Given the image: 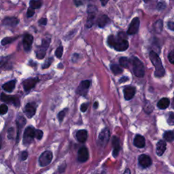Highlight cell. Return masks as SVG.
Here are the masks:
<instances>
[{
  "label": "cell",
  "instance_id": "cell-1",
  "mask_svg": "<svg viewBox=\"0 0 174 174\" xmlns=\"http://www.w3.org/2000/svg\"><path fill=\"white\" fill-rule=\"evenodd\" d=\"M149 56H150V59L152 63L153 64V65L155 67V76L157 78H161L164 76L165 74V70L163 66L162 61L161 59H160L159 56L154 51H151L150 52V55H149Z\"/></svg>",
  "mask_w": 174,
  "mask_h": 174
},
{
  "label": "cell",
  "instance_id": "cell-2",
  "mask_svg": "<svg viewBox=\"0 0 174 174\" xmlns=\"http://www.w3.org/2000/svg\"><path fill=\"white\" fill-rule=\"evenodd\" d=\"M127 35L124 32H120L117 38L115 37L114 42L112 45V48H114L116 51L122 52L125 51L129 48V42L127 40Z\"/></svg>",
  "mask_w": 174,
  "mask_h": 174
},
{
  "label": "cell",
  "instance_id": "cell-3",
  "mask_svg": "<svg viewBox=\"0 0 174 174\" xmlns=\"http://www.w3.org/2000/svg\"><path fill=\"white\" fill-rule=\"evenodd\" d=\"M133 65V71L136 76L143 78L145 75V69L143 63L136 56H131L129 60Z\"/></svg>",
  "mask_w": 174,
  "mask_h": 174
},
{
  "label": "cell",
  "instance_id": "cell-4",
  "mask_svg": "<svg viewBox=\"0 0 174 174\" xmlns=\"http://www.w3.org/2000/svg\"><path fill=\"white\" fill-rule=\"evenodd\" d=\"M97 8L93 5H89L88 6L87 8V12H88V19H87V28H91L93 25L95 19L97 15Z\"/></svg>",
  "mask_w": 174,
  "mask_h": 174
},
{
  "label": "cell",
  "instance_id": "cell-5",
  "mask_svg": "<svg viewBox=\"0 0 174 174\" xmlns=\"http://www.w3.org/2000/svg\"><path fill=\"white\" fill-rule=\"evenodd\" d=\"M109 137H110V133L108 128H104L100 133L98 137V144L101 147H105L109 141Z\"/></svg>",
  "mask_w": 174,
  "mask_h": 174
},
{
  "label": "cell",
  "instance_id": "cell-6",
  "mask_svg": "<svg viewBox=\"0 0 174 174\" xmlns=\"http://www.w3.org/2000/svg\"><path fill=\"white\" fill-rule=\"evenodd\" d=\"M35 136V129L33 127H29L27 128L24 132L23 144L25 145H29L33 141Z\"/></svg>",
  "mask_w": 174,
  "mask_h": 174
},
{
  "label": "cell",
  "instance_id": "cell-7",
  "mask_svg": "<svg viewBox=\"0 0 174 174\" xmlns=\"http://www.w3.org/2000/svg\"><path fill=\"white\" fill-rule=\"evenodd\" d=\"M52 159V153L49 150H47L42 153L39 158V163L40 166L45 167L51 163Z\"/></svg>",
  "mask_w": 174,
  "mask_h": 174
},
{
  "label": "cell",
  "instance_id": "cell-8",
  "mask_svg": "<svg viewBox=\"0 0 174 174\" xmlns=\"http://www.w3.org/2000/svg\"><path fill=\"white\" fill-rule=\"evenodd\" d=\"M91 83L90 80L82 81L76 90L77 94L82 96H86L88 93V88L91 86Z\"/></svg>",
  "mask_w": 174,
  "mask_h": 174
},
{
  "label": "cell",
  "instance_id": "cell-9",
  "mask_svg": "<svg viewBox=\"0 0 174 174\" xmlns=\"http://www.w3.org/2000/svg\"><path fill=\"white\" fill-rule=\"evenodd\" d=\"M140 25V21L138 17H136L131 20V23L129 25V29L127 30V33L129 35H134L137 33L139 30Z\"/></svg>",
  "mask_w": 174,
  "mask_h": 174
},
{
  "label": "cell",
  "instance_id": "cell-10",
  "mask_svg": "<svg viewBox=\"0 0 174 174\" xmlns=\"http://www.w3.org/2000/svg\"><path fill=\"white\" fill-rule=\"evenodd\" d=\"M0 98H1L2 101L7 103V104H12L15 106H19L20 105L19 99L16 97H11V96L6 95L4 93H2Z\"/></svg>",
  "mask_w": 174,
  "mask_h": 174
},
{
  "label": "cell",
  "instance_id": "cell-11",
  "mask_svg": "<svg viewBox=\"0 0 174 174\" xmlns=\"http://www.w3.org/2000/svg\"><path fill=\"white\" fill-rule=\"evenodd\" d=\"M89 158V153L86 147H82L78 152V161L81 163L86 162Z\"/></svg>",
  "mask_w": 174,
  "mask_h": 174
},
{
  "label": "cell",
  "instance_id": "cell-12",
  "mask_svg": "<svg viewBox=\"0 0 174 174\" xmlns=\"http://www.w3.org/2000/svg\"><path fill=\"white\" fill-rule=\"evenodd\" d=\"M138 161L141 167L144 168H147L152 165V159L146 154H141L138 158Z\"/></svg>",
  "mask_w": 174,
  "mask_h": 174
},
{
  "label": "cell",
  "instance_id": "cell-13",
  "mask_svg": "<svg viewBox=\"0 0 174 174\" xmlns=\"http://www.w3.org/2000/svg\"><path fill=\"white\" fill-rule=\"evenodd\" d=\"M38 81L39 79L37 78H28L25 80H24L23 82V86L25 91H30L31 88H33L35 86V84H37Z\"/></svg>",
  "mask_w": 174,
  "mask_h": 174
},
{
  "label": "cell",
  "instance_id": "cell-14",
  "mask_svg": "<svg viewBox=\"0 0 174 174\" xmlns=\"http://www.w3.org/2000/svg\"><path fill=\"white\" fill-rule=\"evenodd\" d=\"M33 42V37L32 36L31 34L27 33L25 35L23 40V47L24 49L25 50V51H29L31 48L32 44Z\"/></svg>",
  "mask_w": 174,
  "mask_h": 174
},
{
  "label": "cell",
  "instance_id": "cell-15",
  "mask_svg": "<svg viewBox=\"0 0 174 174\" xmlns=\"http://www.w3.org/2000/svg\"><path fill=\"white\" fill-rule=\"evenodd\" d=\"M123 93L125 99L127 101H129L133 98L136 94V88L131 86L127 87L124 88Z\"/></svg>",
  "mask_w": 174,
  "mask_h": 174
},
{
  "label": "cell",
  "instance_id": "cell-16",
  "mask_svg": "<svg viewBox=\"0 0 174 174\" xmlns=\"http://www.w3.org/2000/svg\"><path fill=\"white\" fill-rule=\"evenodd\" d=\"M112 147H113L112 154L114 157H116L119 154V152L120 150V149H121V146H120L119 139L116 136H114L112 137Z\"/></svg>",
  "mask_w": 174,
  "mask_h": 174
},
{
  "label": "cell",
  "instance_id": "cell-17",
  "mask_svg": "<svg viewBox=\"0 0 174 174\" xmlns=\"http://www.w3.org/2000/svg\"><path fill=\"white\" fill-rule=\"evenodd\" d=\"M2 23L3 25L10 26V27H16L19 23V19L16 17H6L3 20Z\"/></svg>",
  "mask_w": 174,
  "mask_h": 174
},
{
  "label": "cell",
  "instance_id": "cell-18",
  "mask_svg": "<svg viewBox=\"0 0 174 174\" xmlns=\"http://www.w3.org/2000/svg\"><path fill=\"white\" fill-rule=\"evenodd\" d=\"M167 148V144L165 141L160 140L158 142L157 144V147H156V153L159 157L164 154L165 150Z\"/></svg>",
  "mask_w": 174,
  "mask_h": 174
},
{
  "label": "cell",
  "instance_id": "cell-19",
  "mask_svg": "<svg viewBox=\"0 0 174 174\" xmlns=\"http://www.w3.org/2000/svg\"><path fill=\"white\" fill-rule=\"evenodd\" d=\"M133 144L135 146H136L138 148H144L145 145V138L142 136H141V135H137L134 138Z\"/></svg>",
  "mask_w": 174,
  "mask_h": 174
},
{
  "label": "cell",
  "instance_id": "cell-20",
  "mask_svg": "<svg viewBox=\"0 0 174 174\" xmlns=\"http://www.w3.org/2000/svg\"><path fill=\"white\" fill-rule=\"evenodd\" d=\"M35 111H36V109H35V105L33 104H27L25 106V113L29 118L35 115Z\"/></svg>",
  "mask_w": 174,
  "mask_h": 174
},
{
  "label": "cell",
  "instance_id": "cell-21",
  "mask_svg": "<svg viewBox=\"0 0 174 174\" xmlns=\"http://www.w3.org/2000/svg\"><path fill=\"white\" fill-rule=\"evenodd\" d=\"M88 133L86 130H80L76 133V138L80 143H84L87 140Z\"/></svg>",
  "mask_w": 174,
  "mask_h": 174
},
{
  "label": "cell",
  "instance_id": "cell-22",
  "mask_svg": "<svg viewBox=\"0 0 174 174\" xmlns=\"http://www.w3.org/2000/svg\"><path fill=\"white\" fill-rule=\"evenodd\" d=\"M48 48L47 47H44L43 45L39 46L37 51H36V57L38 59H42L44 58V56L46 55V53H47Z\"/></svg>",
  "mask_w": 174,
  "mask_h": 174
},
{
  "label": "cell",
  "instance_id": "cell-23",
  "mask_svg": "<svg viewBox=\"0 0 174 174\" xmlns=\"http://www.w3.org/2000/svg\"><path fill=\"white\" fill-rule=\"evenodd\" d=\"M170 104V101L168 98H162L160 99L157 104V107L161 109H165L169 107Z\"/></svg>",
  "mask_w": 174,
  "mask_h": 174
},
{
  "label": "cell",
  "instance_id": "cell-24",
  "mask_svg": "<svg viewBox=\"0 0 174 174\" xmlns=\"http://www.w3.org/2000/svg\"><path fill=\"white\" fill-rule=\"evenodd\" d=\"M26 120L23 116H20L19 118L16 120V125L18 127V135H17V140L19 141V134L20 132V129H23V126L25 125Z\"/></svg>",
  "mask_w": 174,
  "mask_h": 174
},
{
  "label": "cell",
  "instance_id": "cell-25",
  "mask_svg": "<svg viewBox=\"0 0 174 174\" xmlns=\"http://www.w3.org/2000/svg\"><path fill=\"white\" fill-rule=\"evenodd\" d=\"M109 22V19L108 16L103 15L97 20V25L100 28H104Z\"/></svg>",
  "mask_w": 174,
  "mask_h": 174
},
{
  "label": "cell",
  "instance_id": "cell-26",
  "mask_svg": "<svg viewBox=\"0 0 174 174\" xmlns=\"http://www.w3.org/2000/svg\"><path fill=\"white\" fill-rule=\"evenodd\" d=\"M15 84L16 80H11L8 82V83H6L3 84L2 88L3 90H5L7 92H12L15 87Z\"/></svg>",
  "mask_w": 174,
  "mask_h": 174
},
{
  "label": "cell",
  "instance_id": "cell-27",
  "mask_svg": "<svg viewBox=\"0 0 174 174\" xmlns=\"http://www.w3.org/2000/svg\"><path fill=\"white\" fill-rule=\"evenodd\" d=\"M30 8L33 9H38L42 6V2L41 0H31L29 2Z\"/></svg>",
  "mask_w": 174,
  "mask_h": 174
},
{
  "label": "cell",
  "instance_id": "cell-28",
  "mask_svg": "<svg viewBox=\"0 0 174 174\" xmlns=\"http://www.w3.org/2000/svg\"><path fill=\"white\" fill-rule=\"evenodd\" d=\"M19 37H7V38H4L3 39H2V40L1 41V44L2 46H6L8 45L9 44H11L12 42H15V40H16Z\"/></svg>",
  "mask_w": 174,
  "mask_h": 174
},
{
  "label": "cell",
  "instance_id": "cell-29",
  "mask_svg": "<svg viewBox=\"0 0 174 174\" xmlns=\"http://www.w3.org/2000/svg\"><path fill=\"white\" fill-rule=\"evenodd\" d=\"M163 137L164 139L171 142V141H173L174 140V132L172 131H167L165 132L164 135H163Z\"/></svg>",
  "mask_w": 174,
  "mask_h": 174
},
{
  "label": "cell",
  "instance_id": "cell-30",
  "mask_svg": "<svg viewBox=\"0 0 174 174\" xmlns=\"http://www.w3.org/2000/svg\"><path fill=\"white\" fill-rule=\"evenodd\" d=\"M111 70L115 75H118V74H120L123 72V69L120 66L117 65H112Z\"/></svg>",
  "mask_w": 174,
  "mask_h": 174
},
{
  "label": "cell",
  "instance_id": "cell-31",
  "mask_svg": "<svg viewBox=\"0 0 174 174\" xmlns=\"http://www.w3.org/2000/svg\"><path fill=\"white\" fill-rule=\"evenodd\" d=\"M154 29L157 33H161L163 30V21L161 20H158L154 24Z\"/></svg>",
  "mask_w": 174,
  "mask_h": 174
},
{
  "label": "cell",
  "instance_id": "cell-32",
  "mask_svg": "<svg viewBox=\"0 0 174 174\" xmlns=\"http://www.w3.org/2000/svg\"><path fill=\"white\" fill-rule=\"evenodd\" d=\"M129 60L128 59L127 57H121L119 60L120 65H121L123 67H125V68H127L129 65Z\"/></svg>",
  "mask_w": 174,
  "mask_h": 174
},
{
  "label": "cell",
  "instance_id": "cell-33",
  "mask_svg": "<svg viewBox=\"0 0 174 174\" xmlns=\"http://www.w3.org/2000/svg\"><path fill=\"white\" fill-rule=\"evenodd\" d=\"M63 47H62V46H59V47L56 50L55 55L56 57L60 59V58H61V56L63 55Z\"/></svg>",
  "mask_w": 174,
  "mask_h": 174
},
{
  "label": "cell",
  "instance_id": "cell-34",
  "mask_svg": "<svg viewBox=\"0 0 174 174\" xmlns=\"http://www.w3.org/2000/svg\"><path fill=\"white\" fill-rule=\"evenodd\" d=\"M8 110V108L6 104H2L0 105V114L3 115L7 113Z\"/></svg>",
  "mask_w": 174,
  "mask_h": 174
},
{
  "label": "cell",
  "instance_id": "cell-35",
  "mask_svg": "<svg viewBox=\"0 0 174 174\" xmlns=\"http://www.w3.org/2000/svg\"><path fill=\"white\" fill-rule=\"evenodd\" d=\"M53 61V58H49L48 59L46 62L44 63V65H42V69H47L48 67H49L51 66V63Z\"/></svg>",
  "mask_w": 174,
  "mask_h": 174
},
{
  "label": "cell",
  "instance_id": "cell-36",
  "mask_svg": "<svg viewBox=\"0 0 174 174\" xmlns=\"http://www.w3.org/2000/svg\"><path fill=\"white\" fill-rule=\"evenodd\" d=\"M168 124L170 125H174V113L172 112L169 114L168 119H167Z\"/></svg>",
  "mask_w": 174,
  "mask_h": 174
},
{
  "label": "cell",
  "instance_id": "cell-37",
  "mask_svg": "<svg viewBox=\"0 0 174 174\" xmlns=\"http://www.w3.org/2000/svg\"><path fill=\"white\" fill-rule=\"evenodd\" d=\"M114 40H115V36L113 35H109L108 38V44L109 46L110 47H112V45L114 44Z\"/></svg>",
  "mask_w": 174,
  "mask_h": 174
},
{
  "label": "cell",
  "instance_id": "cell-38",
  "mask_svg": "<svg viewBox=\"0 0 174 174\" xmlns=\"http://www.w3.org/2000/svg\"><path fill=\"white\" fill-rule=\"evenodd\" d=\"M168 59L170 63L174 65V50H173V51H172L169 53Z\"/></svg>",
  "mask_w": 174,
  "mask_h": 174
},
{
  "label": "cell",
  "instance_id": "cell-39",
  "mask_svg": "<svg viewBox=\"0 0 174 174\" xmlns=\"http://www.w3.org/2000/svg\"><path fill=\"white\" fill-rule=\"evenodd\" d=\"M35 137L38 140H41L43 137V132L41 130H35Z\"/></svg>",
  "mask_w": 174,
  "mask_h": 174
},
{
  "label": "cell",
  "instance_id": "cell-40",
  "mask_svg": "<svg viewBox=\"0 0 174 174\" xmlns=\"http://www.w3.org/2000/svg\"><path fill=\"white\" fill-rule=\"evenodd\" d=\"M65 109H64V110L61 111V112H60L59 113V114H58V118H59V120L60 122H61L62 120H63L64 118V117H65Z\"/></svg>",
  "mask_w": 174,
  "mask_h": 174
},
{
  "label": "cell",
  "instance_id": "cell-41",
  "mask_svg": "<svg viewBox=\"0 0 174 174\" xmlns=\"http://www.w3.org/2000/svg\"><path fill=\"white\" fill-rule=\"evenodd\" d=\"M34 14H35V10L34 9L31 8H29V9L27 10V17L31 18V17H32V16L34 15Z\"/></svg>",
  "mask_w": 174,
  "mask_h": 174
},
{
  "label": "cell",
  "instance_id": "cell-42",
  "mask_svg": "<svg viewBox=\"0 0 174 174\" xmlns=\"http://www.w3.org/2000/svg\"><path fill=\"white\" fill-rule=\"evenodd\" d=\"M38 23L41 25H47V18H42L38 20Z\"/></svg>",
  "mask_w": 174,
  "mask_h": 174
},
{
  "label": "cell",
  "instance_id": "cell-43",
  "mask_svg": "<svg viewBox=\"0 0 174 174\" xmlns=\"http://www.w3.org/2000/svg\"><path fill=\"white\" fill-rule=\"evenodd\" d=\"M27 157H28V152L27 151L23 152L20 156L21 161H25V160L27 158Z\"/></svg>",
  "mask_w": 174,
  "mask_h": 174
},
{
  "label": "cell",
  "instance_id": "cell-44",
  "mask_svg": "<svg viewBox=\"0 0 174 174\" xmlns=\"http://www.w3.org/2000/svg\"><path fill=\"white\" fill-rule=\"evenodd\" d=\"M88 106V104H82V105H81V107H80V110H81L82 112H86V111L87 110Z\"/></svg>",
  "mask_w": 174,
  "mask_h": 174
},
{
  "label": "cell",
  "instance_id": "cell-45",
  "mask_svg": "<svg viewBox=\"0 0 174 174\" xmlns=\"http://www.w3.org/2000/svg\"><path fill=\"white\" fill-rule=\"evenodd\" d=\"M165 4L164 3H163V2H159L158 3V6H157V8L158 10H162L163 9H165Z\"/></svg>",
  "mask_w": 174,
  "mask_h": 174
},
{
  "label": "cell",
  "instance_id": "cell-46",
  "mask_svg": "<svg viewBox=\"0 0 174 174\" xmlns=\"http://www.w3.org/2000/svg\"><path fill=\"white\" fill-rule=\"evenodd\" d=\"M167 26L170 30L174 31V22H173V21H169L167 23Z\"/></svg>",
  "mask_w": 174,
  "mask_h": 174
},
{
  "label": "cell",
  "instance_id": "cell-47",
  "mask_svg": "<svg viewBox=\"0 0 174 174\" xmlns=\"http://www.w3.org/2000/svg\"><path fill=\"white\" fill-rule=\"evenodd\" d=\"M74 3L76 6H80L83 5V2H82V0H74Z\"/></svg>",
  "mask_w": 174,
  "mask_h": 174
},
{
  "label": "cell",
  "instance_id": "cell-48",
  "mask_svg": "<svg viewBox=\"0 0 174 174\" xmlns=\"http://www.w3.org/2000/svg\"><path fill=\"white\" fill-rule=\"evenodd\" d=\"M129 80V78H127L126 76H124L123 78H121L120 79V83H125V82H127Z\"/></svg>",
  "mask_w": 174,
  "mask_h": 174
},
{
  "label": "cell",
  "instance_id": "cell-49",
  "mask_svg": "<svg viewBox=\"0 0 174 174\" xmlns=\"http://www.w3.org/2000/svg\"><path fill=\"white\" fill-rule=\"evenodd\" d=\"M108 1H109V0H100V2H101V3L102 6H105L106 4H107Z\"/></svg>",
  "mask_w": 174,
  "mask_h": 174
},
{
  "label": "cell",
  "instance_id": "cell-50",
  "mask_svg": "<svg viewBox=\"0 0 174 174\" xmlns=\"http://www.w3.org/2000/svg\"><path fill=\"white\" fill-rule=\"evenodd\" d=\"M65 165H61L60 166V167H59V172H64V170H65Z\"/></svg>",
  "mask_w": 174,
  "mask_h": 174
},
{
  "label": "cell",
  "instance_id": "cell-51",
  "mask_svg": "<svg viewBox=\"0 0 174 174\" xmlns=\"http://www.w3.org/2000/svg\"><path fill=\"white\" fill-rule=\"evenodd\" d=\"M123 174H131V172H130V170L129 169H127L125 170V172H124Z\"/></svg>",
  "mask_w": 174,
  "mask_h": 174
},
{
  "label": "cell",
  "instance_id": "cell-52",
  "mask_svg": "<svg viewBox=\"0 0 174 174\" xmlns=\"http://www.w3.org/2000/svg\"><path fill=\"white\" fill-rule=\"evenodd\" d=\"M97 105H98V102H95V104H94V108L97 109L98 108Z\"/></svg>",
  "mask_w": 174,
  "mask_h": 174
},
{
  "label": "cell",
  "instance_id": "cell-53",
  "mask_svg": "<svg viewBox=\"0 0 174 174\" xmlns=\"http://www.w3.org/2000/svg\"><path fill=\"white\" fill-rule=\"evenodd\" d=\"M2 137L0 136V149L2 148Z\"/></svg>",
  "mask_w": 174,
  "mask_h": 174
},
{
  "label": "cell",
  "instance_id": "cell-54",
  "mask_svg": "<svg viewBox=\"0 0 174 174\" xmlns=\"http://www.w3.org/2000/svg\"><path fill=\"white\" fill-rule=\"evenodd\" d=\"M149 1H150V0H144V2L145 3H148Z\"/></svg>",
  "mask_w": 174,
  "mask_h": 174
},
{
  "label": "cell",
  "instance_id": "cell-55",
  "mask_svg": "<svg viewBox=\"0 0 174 174\" xmlns=\"http://www.w3.org/2000/svg\"><path fill=\"white\" fill-rule=\"evenodd\" d=\"M173 100H174V98H173Z\"/></svg>",
  "mask_w": 174,
  "mask_h": 174
}]
</instances>
